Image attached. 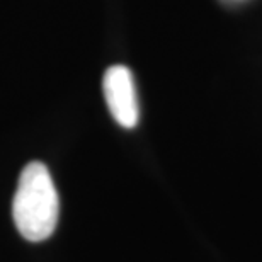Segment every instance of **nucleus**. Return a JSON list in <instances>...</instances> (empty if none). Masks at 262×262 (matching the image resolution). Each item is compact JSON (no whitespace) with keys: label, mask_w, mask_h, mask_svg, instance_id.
<instances>
[{"label":"nucleus","mask_w":262,"mask_h":262,"mask_svg":"<svg viewBox=\"0 0 262 262\" xmlns=\"http://www.w3.org/2000/svg\"><path fill=\"white\" fill-rule=\"evenodd\" d=\"M60 199L50 170L41 162L23 169L12 201V216L19 233L29 242H43L55 232Z\"/></svg>","instance_id":"1"},{"label":"nucleus","mask_w":262,"mask_h":262,"mask_svg":"<svg viewBox=\"0 0 262 262\" xmlns=\"http://www.w3.org/2000/svg\"><path fill=\"white\" fill-rule=\"evenodd\" d=\"M104 97L113 118L123 128H135L138 124L140 111L136 99L135 80L129 68L124 65H114L107 68L102 80Z\"/></svg>","instance_id":"2"}]
</instances>
